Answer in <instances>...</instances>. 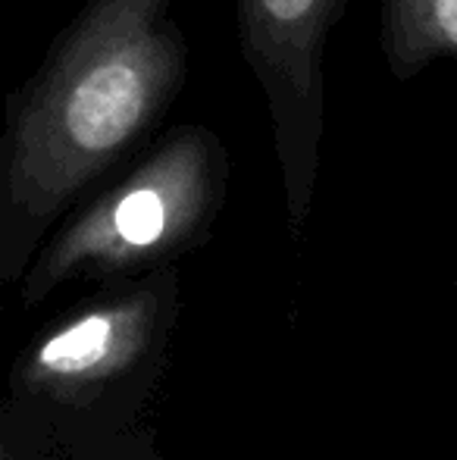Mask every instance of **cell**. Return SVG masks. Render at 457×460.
<instances>
[{
	"mask_svg": "<svg viewBox=\"0 0 457 460\" xmlns=\"http://www.w3.org/2000/svg\"><path fill=\"white\" fill-rule=\"evenodd\" d=\"M189 79L172 0H85L25 82L0 128V273L154 141Z\"/></svg>",
	"mask_w": 457,
	"mask_h": 460,
	"instance_id": "cell-1",
	"label": "cell"
},
{
	"mask_svg": "<svg viewBox=\"0 0 457 460\" xmlns=\"http://www.w3.org/2000/svg\"><path fill=\"white\" fill-rule=\"evenodd\" d=\"M229 188V154L207 126L179 122L94 194L48 244L31 279L41 291L79 270L145 267L207 235Z\"/></svg>",
	"mask_w": 457,
	"mask_h": 460,
	"instance_id": "cell-2",
	"label": "cell"
},
{
	"mask_svg": "<svg viewBox=\"0 0 457 460\" xmlns=\"http://www.w3.org/2000/svg\"><path fill=\"white\" fill-rule=\"evenodd\" d=\"M347 0H235L238 48L267 97L288 213L311 210L326 135V44Z\"/></svg>",
	"mask_w": 457,
	"mask_h": 460,
	"instance_id": "cell-3",
	"label": "cell"
},
{
	"mask_svg": "<svg viewBox=\"0 0 457 460\" xmlns=\"http://www.w3.org/2000/svg\"><path fill=\"white\" fill-rule=\"evenodd\" d=\"M379 48L398 82L417 79L435 60H457V0H382Z\"/></svg>",
	"mask_w": 457,
	"mask_h": 460,
	"instance_id": "cell-4",
	"label": "cell"
},
{
	"mask_svg": "<svg viewBox=\"0 0 457 460\" xmlns=\"http://www.w3.org/2000/svg\"><path fill=\"white\" fill-rule=\"evenodd\" d=\"M147 301L151 295L126 297V301L104 304V307H92L75 320L63 323L35 351V373L48 376V379L94 376L116 358L122 335L145 316Z\"/></svg>",
	"mask_w": 457,
	"mask_h": 460,
	"instance_id": "cell-5",
	"label": "cell"
}]
</instances>
